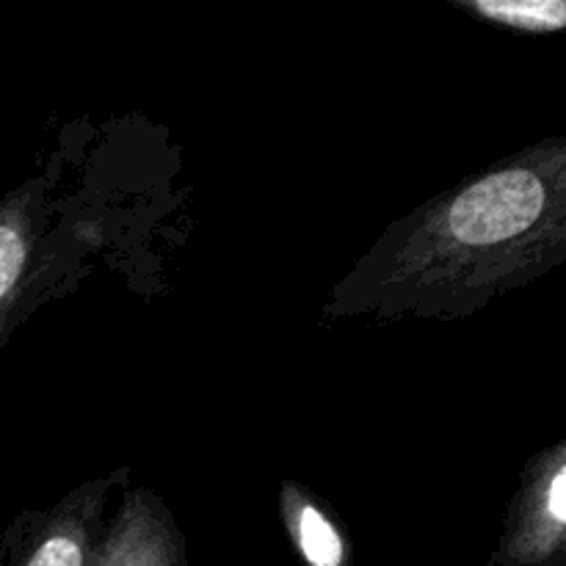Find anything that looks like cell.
I'll return each instance as SVG.
<instances>
[{"label": "cell", "mask_w": 566, "mask_h": 566, "mask_svg": "<svg viewBox=\"0 0 566 566\" xmlns=\"http://www.w3.org/2000/svg\"><path fill=\"white\" fill-rule=\"evenodd\" d=\"M48 210L44 177H31L0 199V348L28 310Z\"/></svg>", "instance_id": "4"}, {"label": "cell", "mask_w": 566, "mask_h": 566, "mask_svg": "<svg viewBox=\"0 0 566 566\" xmlns=\"http://www.w3.org/2000/svg\"><path fill=\"white\" fill-rule=\"evenodd\" d=\"M566 263V133L392 221L340 276L326 318L457 321Z\"/></svg>", "instance_id": "1"}, {"label": "cell", "mask_w": 566, "mask_h": 566, "mask_svg": "<svg viewBox=\"0 0 566 566\" xmlns=\"http://www.w3.org/2000/svg\"><path fill=\"white\" fill-rule=\"evenodd\" d=\"M111 479L75 486L48 512L22 514L0 545V566H92L108 525Z\"/></svg>", "instance_id": "3"}, {"label": "cell", "mask_w": 566, "mask_h": 566, "mask_svg": "<svg viewBox=\"0 0 566 566\" xmlns=\"http://www.w3.org/2000/svg\"><path fill=\"white\" fill-rule=\"evenodd\" d=\"M280 520L304 566H354V547L340 520L298 481H282Z\"/></svg>", "instance_id": "6"}, {"label": "cell", "mask_w": 566, "mask_h": 566, "mask_svg": "<svg viewBox=\"0 0 566 566\" xmlns=\"http://www.w3.org/2000/svg\"><path fill=\"white\" fill-rule=\"evenodd\" d=\"M92 566H188L175 512L149 486H130L111 514Z\"/></svg>", "instance_id": "5"}, {"label": "cell", "mask_w": 566, "mask_h": 566, "mask_svg": "<svg viewBox=\"0 0 566 566\" xmlns=\"http://www.w3.org/2000/svg\"><path fill=\"white\" fill-rule=\"evenodd\" d=\"M562 566H566V558H564V562H562Z\"/></svg>", "instance_id": "8"}, {"label": "cell", "mask_w": 566, "mask_h": 566, "mask_svg": "<svg viewBox=\"0 0 566 566\" xmlns=\"http://www.w3.org/2000/svg\"><path fill=\"white\" fill-rule=\"evenodd\" d=\"M566 558V437L523 468L486 566H562Z\"/></svg>", "instance_id": "2"}, {"label": "cell", "mask_w": 566, "mask_h": 566, "mask_svg": "<svg viewBox=\"0 0 566 566\" xmlns=\"http://www.w3.org/2000/svg\"><path fill=\"white\" fill-rule=\"evenodd\" d=\"M453 9L517 33H566V0H446Z\"/></svg>", "instance_id": "7"}]
</instances>
